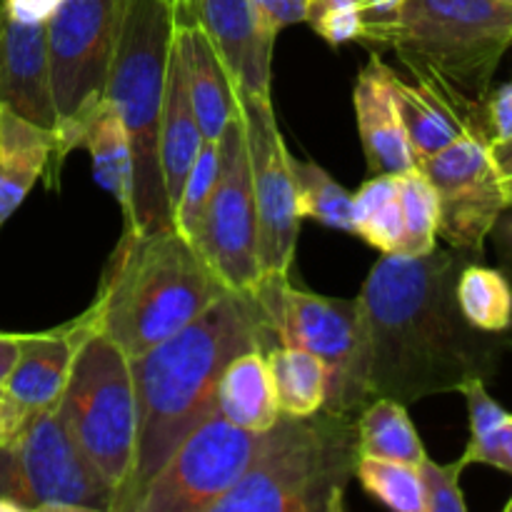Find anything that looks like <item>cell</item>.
I'll list each match as a JSON object with an SVG mask.
<instances>
[{"label": "cell", "instance_id": "bcb514c9", "mask_svg": "<svg viewBox=\"0 0 512 512\" xmlns=\"http://www.w3.org/2000/svg\"><path fill=\"white\" fill-rule=\"evenodd\" d=\"M505 512H512V498L505 503Z\"/></svg>", "mask_w": 512, "mask_h": 512}, {"label": "cell", "instance_id": "ffe728a7", "mask_svg": "<svg viewBox=\"0 0 512 512\" xmlns=\"http://www.w3.org/2000/svg\"><path fill=\"white\" fill-rule=\"evenodd\" d=\"M53 158L55 133L0 108V228L50 173Z\"/></svg>", "mask_w": 512, "mask_h": 512}, {"label": "cell", "instance_id": "7402d4cb", "mask_svg": "<svg viewBox=\"0 0 512 512\" xmlns=\"http://www.w3.org/2000/svg\"><path fill=\"white\" fill-rule=\"evenodd\" d=\"M215 408L238 428L265 433L280 418L265 350H248L225 365L218 380Z\"/></svg>", "mask_w": 512, "mask_h": 512}, {"label": "cell", "instance_id": "6da1fadb", "mask_svg": "<svg viewBox=\"0 0 512 512\" xmlns=\"http://www.w3.org/2000/svg\"><path fill=\"white\" fill-rule=\"evenodd\" d=\"M470 255L435 248L428 255H383L358 293L360 348L353 413L370 400L410 405L458 393L468 380H493L512 335L473 328L460 313L455 283Z\"/></svg>", "mask_w": 512, "mask_h": 512}, {"label": "cell", "instance_id": "b9f144b4", "mask_svg": "<svg viewBox=\"0 0 512 512\" xmlns=\"http://www.w3.org/2000/svg\"><path fill=\"white\" fill-rule=\"evenodd\" d=\"M58 3L60 0H3L0 5L15 20H23V23H45L53 15V10L58 8Z\"/></svg>", "mask_w": 512, "mask_h": 512}, {"label": "cell", "instance_id": "484cf974", "mask_svg": "<svg viewBox=\"0 0 512 512\" xmlns=\"http://www.w3.org/2000/svg\"><path fill=\"white\" fill-rule=\"evenodd\" d=\"M360 455L395 460L418 468L428 453L408 415V405L393 398H375L358 413Z\"/></svg>", "mask_w": 512, "mask_h": 512}, {"label": "cell", "instance_id": "277c9868", "mask_svg": "<svg viewBox=\"0 0 512 512\" xmlns=\"http://www.w3.org/2000/svg\"><path fill=\"white\" fill-rule=\"evenodd\" d=\"M385 48L490 143L485 103L512 48V8L498 0H405Z\"/></svg>", "mask_w": 512, "mask_h": 512}, {"label": "cell", "instance_id": "5b68a950", "mask_svg": "<svg viewBox=\"0 0 512 512\" xmlns=\"http://www.w3.org/2000/svg\"><path fill=\"white\" fill-rule=\"evenodd\" d=\"M178 8L175 0H120L105 98L118 110L133 155V218L125 233L173 228L160 173V110Z\"/></svg>", "mask_w": 512, "mask_h": 512}, {"label": "cell", "instance_id": "8d00e7d4", "mask_svg": "<svg viewBox=\"0 0 512 512\" xmlns=\"http://www.w3.org/2000/svg\"><path fill=\"white\" fill-rule=\"evenodd\" d=\"M460 460H463V465H493V468L505 470V473L512 475V415H508V420L485 440L468 443V448H465Z\"/></svg>", "mask_w": 512, "mask_h": 512}, {"label": "cell", "instance_id": "ba28073f", "mask_svg": "<svg viewBox=\"0 0 512 512\" xmlns=\"http://www.w3.org/2000/svg\"><path fill=\"white\" fill-rule=\"evenodd\" d=\"M118 5L120 0H60L45 20L50 83L58 110L55 158L50 165L55 178L70 150L78 148L85 120L105 98Z\"/></svg>", "mask_w": 512, "mask_h": 512}, {"label": "cell", "instance_id": "83f0119b", "mask_svg": "<svg viewBox=\"0 0 512 512\" xmlns=\"http://www.w3.org/2000/svg\"><path fill=\"white\" fill-rule=\"evenodd\" d=\"M460 313L473 328L485 333L512 330V285L503 270L470 260L463 265L455 283Z\"/></svg>", "mask_w": 512, "mask_h": 512}, {"label": "cell", "instance_id": "3957f363", "mask_svg": "<svg viewBox=\"0 0 512 512\" xmlns=\"http://www.w3.org/2000/svg\"><path fill=\"white\" fill-rule=\"evenodd\" d=\"M228 293L203 255L175 228L123 233L90 313L128 358L148 353Z\"/></svg>", "mask_w": 512, "mask_h": 512}, {"label": "cell", "instance_id": "7c38bea8", "mask_svg": "<svg viewBox=\"0 0 512 512\" xmlns=\"http://www.w3.org/2000/svg\"><path fill=\"white\" fill-rule=\"evenodd\" d=\"M10 450L30 512H115V490L75 445L55 408L30 413Z\"/></svg>", "mask_w": 512, "mask_h": 512}, {"label": "cell", "instance_id": "7dc6e473", "mask_svg": "<svg viewBox=\"0 0 512 512\" xmlns=\"http://www.w3.org/2000/svg\"><path fill=\"white\" fill-rule=\"evenodd\" d=\"M498 3H503V5H508V8H512V0H498Z\"/></svg>", "mask_w": 512, "mask_h": 512}, {"label": "cell", "instance_id": "d590c367", "mask_svg": "<svg viewBox=\"0 0 512 512\" xmlns=\"http://www.w3.org/2000/svg\"><path fill=\"white\" fill-rule=\"evenodd\" d=\"M360 15H363V43L373 50L388 45L390 33L403 13L405 0H358Z\"/></svg>", "mask_w": 512, "mask_h": 512}, {"label": "cell", "instance_id": "9c48e42d", "mask_svg": "<svg viewBox=\"0 0 512 512\" xmlns=\"http://www.w3.org/2000/svg\"><path fill=\"white\" fill-rule=\"evenodd\" d=\"M260 323L273 345L313 353L328 368V413H353V373L360 348L358 300L325 298L290 283V273L260 275L250 290ZM358 418V415H355Z\"/></svg>", "mask_w": 512, "mask_h": 512}, {"label": "cell", "instance_id": "cb8c5ba5", "mask_svg": "<svg viewBox=\"0 0 512 512\" xmlns=\"http://www.w3.org/2000/svg\"><path fill=\"white\" fill-rule=\"evenodd\" d=\"M390 80H393V95L395 103H398L400 118H403L405 133H408L410 145H413L415 165L448 148L450 143L463 138L465 133H475L468 120L460 115V110L435 88L420 83V80L405 83L403 78L395 75V70Z\"/></svg>", "mask_w": 512, "mask_h": 512}, {"label": "cell", "instance_id": "8992f818", "mask_svg": "<svg viewBox=\"0 0 512 512\" xmlns=\"http://www.w3.org/2000/svg\"><path fill=\"white\" fill-rule=\"evenodd\" d=\"M358 458L355 415H280L258 435L248 470L213 512H340Z\"/></svg>", "mask_w": 512, "mask_h": 512}, {"label": "cell", "instance_id": "4fadbf2b", "mask_svg": "<svg viewBox=\"0 0 512 512\" xmlns=\"http://www.w3.org/2000/svg\"><path fill=\"white\" fill-rule=\"evenodd\" d=\"M418 168L438 193V235L453 250L483 260L485 240L498 215L508 208L503 175L490 155V143L465 133L448 148L420 160Z\"/></svg>", "mask_w": 512, "mask_h": 512}, {"label": "cell", "instance_id": "5bb4252c", "mask_svg": "<svg viewBox=\"0 0 512 512\" xmlns=\"http://www.w3.org/2000/svg\"><path fill=\"white\" fill-rule=\"evenodd\" d=\"M235 90V88H233ZM238 95L248 135L250 175L258 210V260L263 275L290 273L300 233L290 150L275 118L273 98Z\"/></svg>", "mask_w": 512, "mask_h": 512}, {"label": "cell", "instance_id": "f546056e", "mask_svg": "<svg viewBox=\"0 0 512 512\" xmlns=\"http://www.w3.org/2000/svg\"><path fill=\"white\" fill-rule=\"evenodd\" d=\"M355 478L365 493L398 512H425V493L420 473L415 465L395 463V460L360 455L355 465Z\"/></svg>", "mask_w": 512, "mask_h": 512}, {"label": "cell", "instance_id": "9a60e30c", "mask_svg": "<svg viewBox=\"0 0 512 512\" xmlns=\"http://www.w3.org/2000/svg\"><path fill=\"white\" fill-rule=\"evenodd\" d=\"M175 8L178 20L203 30L240 95L273 98L275 38L265 30L253 0H175Z\"/></svg>", "mask_w": 512, "mask_h": 512}, {"label": "cell", "instance_id": "f35d334b", "mask_svg": "<svg viewBox=\"0 0 512 512\" xmlns=\"http://www.w3.org/2000/svg\"><path fill=\"white\" fill-rule=\"evenodd\" d=\"M485 118H488L490 143L512 138V83L490 90L488 103H485Z\"/></svg>", "mask_w": 512, "mask_h": 512}, {"label": "cell", "instance_id": "4dcf8cb0", "mask_svg": "<svg viewBox=\"0 0 512 512\" xmlns=\"http://www.w3.org/2000/svg\"><path fill=\"white\" fill-rule=\"evenodd\" d=\"M400 205H403L405 245L403 255H428L438 248L440 205L433 183L420 168L400 173Z\"/></svg>", "mask_w": 512, "mask_h": 512}, {"label": "cell", "instance_id": "f1b7e54d", "mask_svg": "<svg viewBox=\"0 0 512 512\" xmlns=\"http://www.w3.org/2000/svg\"><path fill=\"white\" fill-rule=\"evenodd\" d=\"M290 170L300 218H313L353 235V193L313 160H298L290 153Z\"/></svg>", "mask_w": 512, "mask_h": 512}, {"label": "cell", "instance_id": "836d02e7", "mask_svg": "<svg viewBox=\"0 0 512 512\" xmlns=\"http://www.w3.org/2000/svg\"><path fill=\"white\" fill-rule=\"evenodd\" d=\"M463 460L450 465H440L435 460L425 458L418 465L420 483L425 493V512H465L463 490H460V473H463Z\"/></svg>", "mask_w": 512, "mask_h": 512}, {"label": "cell", "instance_id": "52a82bcc", "mask_svg": "<svg viewBox=\"0 0 512 512\" xmlns=\"http://www.w3.org/2000/svg\"><path fill=\"white\" fill-rule=\"evenodd\" d=\"M60 423L115 490V512H128L138 445V403L130 358L98 328L83 340L55 403Z\"/></svg>", "mask_w": 512, "mask_h": 512}, {"label": "cell", "instance_id": "7bdbcfd3", "mask_svg": "<svg viewBox=\"0 0 512 512\" xmlns=\"http://www.w3.org/2000/svg\"><path fill=\"white\" fill-rule=\"evenodd\" d=\"M28 333H0V388L8 383L15 363H18L20 348Z\"/></svg>", "mask_w": 512, "mask_h": 512}, {"label": "cell", "instance_id": "d4e9b609", "mask_svg": "<svg viewBox=\"0 0 512 512\" xmlns=\"http://www.w3.org/2000/svg\"><path fill=\"white\" fill-rule=\"evenodd\" d=\"M280 415L308 418L320 413L328 400V368L313 353L288 345L265 350Z\"/></svg>", "mask_w": 512, "mask_h": 512}, {"label": "cell", "instance_id": "60d3db41", "mask_svg": "<svg viewBox=\"0 0 512 512\" xmlns=\"http://www.w3.org/2000/svg\"><path fill=\"white\" fill-rule=\"evenodd\" d=\"M28 418L30 410H25L23 405L15 403V400L0 388V445L10 443V440L20 433V428H23Z\"/></svg>", "mask_w": 512, "mask_h": 512}, {"label": "cell", "instance_id": "d6a6232c", "mask_svg": "<svg viewBox=\"0 0 512 512\" xmlns=\"http://www.w3.org/2000/svg\"><path fill=\"white\" fill-rule=\"evenodd\" d=\"M305 23L333 48L363 38V15L358 0H308Z\"/></svg>", "mask_w": 512, "mask_h": 512}, {"label": "cell", "instance_id": "2e32d148", "mask_svg": "<svg viewBox=\"0 0 512 512\" xmlns=\"http://www.w3.org/2000/svg\"><path fill=\"white\" fill-rule=\"evenodd\" d=\"M0 108L58 130L45 23H23L0 5Z\"/></svg>", "mask_w": 512, "mask_h": 512}, {"label": "cell", "instance_id": "7a4b0ae2", "mask_svg": "<svg viewBox=\"0 0 512 512\" xmlns=\"http://www.w3.org/2000/svg\"><path fill=\"white\" fill-rule=\"evenodd\" d=\"M270 345L250 295L228 290L183 330L130 358L138 445L128 512L173 450L218 410L215 395L225 365L240 353Z\"/></svg>", "mask_w": 512, "mask_h": 512}, {"label": "cell", "instance_id": "4316f807", "mask_svg": "<svg viewBox=\"0 0 512 512\" xmlns=\"http://www.w3.org/2000/svg\"><path fill=\"white\" fill-rule=\"evenodd\" d=\"M353 235L383 255H403L405 223L398 175L378 173L353 195Z\"/></svg>", "mask_w": 512, "mask_h": 512}, {"label": "cell", "instance_id": "e575fe53", "mask_svg": "<svg viewBox=\"0 0 512 512\" xmlns=\"http://www.w3.org/2000/svg\"><path fill=\"white\" fill-rule=\"evenodd\" d=\"M458 393H463L465 400H468L470 443L485 440L490 433H495V430L508 420L510 413L505 408H500V405L490 398L488 383H485V380H468Z\"/></svg>", "mask_w": 512, "mask_h": 512}, {"label": "cell", "instance_id": "ac0fdd59", "mask_svg": "<svg viewBox=\"0 0 512 512\" xmlns=\"http://www.w3.org/2000/svg\"><path fill=\"white\" fill-rule=\"evenodd\" d=\"M93 330V313L88 308L83 315L60 328L25 335L18 363H15L8 383L3 385L5 393L30 413L55 408L65 383H68L75 353Z\"/></svg>", "mask_w": 512, "mask_h": 512}, {"label": "cell", "instance_id": "e0dca14e", "mask_svg": "<svg viewBox=\"0 0 512 512\" xmlns=\"http://www.w3.org/2000/svg\"><path fill=\"white\" fill-rule=\"evenodd\" d=\"M390 78H393V68L380 58L378 50H373L368 65L360 70L353 88L358 133L373 175H400L418 168L413 145H410L398 103H395L393 80Z\"/></svg>", "mask_w": 512, "mask_h": 512}, {"label": "cell", "instance_id": "74e56055", "mask_svg": "<svg viewBox=\"0 0 512 512\" xmlns=\"http://www.w3.org/2000/svg\"><path fill=\"white\" fill-rule=\"evenodd\" d=\"M253 3L265 30L273 38H278L280 30L288 25L305 23V15H308V0H253Z\"/></svg>", "mask_w": 512, "mask_h": 512}, {"label": "cell", "instance_id": "30bf717a", "mask_svg": "<svg viewBox=\"0 0 512 512\" xmlns=\"http://www.w3.org/2000/svg\"><path fill=\"white\" fill-rule=\"evenodd\" d=\"M193 245L230 293L248 295L258 285V210L250 175L243 110H235L220 133V173Z\"/></svg>", "mask_w": 512, "mask_h": 512}, {"label": "cell", "instance_id": "1f68e13d", "mask_svg": "<svg viewBox=\"0 0 512 512\" xmlns=\"http://www.w3.org/2000/svg\"><path fill=\"white\" fill-rule=\"evenodd\" d=\"M220 173V138L218 140H203L198 155H195L193 165H190L188 175L180 188L178 203L173 210V228L183 235L185 240L193 243L198 235L200 223H203L205 208L213 195L215 180Z\"/></svg>", "mask_w": 512, "mask_h": 512}, {"label": "cell", "instance_id": "ee69618b", "mask_svg": "<svg viewBox=\"0 0 512 512\" xmlns=\"http://www.w3.org/2000/svg\"><path fill=\"white\" fill-rule=\"evenodd\" d=\"M490 155H493L495 165H498L503 178L512 175V138L493 140V143H490Z\"/></svg>", "mask_w": 512, "mask_h": 512}, {"label": "cell", "instance_id": "44dd1931", "mask_svg": "<svg viewBox=\"0 0 512 512\" xmlns=\"http://www.w3.org/2000/svg\"><path fill=\"white\" fill-rule=\"evenodd\" d=\"M178 35L183 43L188 90L200 133L205 140H218L235 110V90L223 60L198 25L178 20Z\"/></svg>", "mask_w": 512, "mask_h": 512}, {"label": "cell", "instance_id": "8fae6325", "mask_svg": "<svg viewBox=\"0 0 512 512\" xmlns=\"http://www.w3.org/2000/svg\"><path fill=\"white\" fill-rule=\"evenodd\" d=\"M258 435L215 410L173 450L145 485L133 512H213L248 470Z\"/></svg>", "mask_w": 512, "mask_h": 512}, {"label": "cell", "instance_id": "603a6c76", "mask_svg": "<svg viewBox=\"0 0 512 512\" xmlns=\"http://www.w3.org/2000/svg\"><path fill=\"white\" fill-rule=\"evenodd\" d=\"M78 148H85L93 163V178L120 205L125 225L133 218V155L118 110L108 98L100 100L80 130Z\"/></svg>", "mask_w": 512, "mask_h": 512}, {"label": "cell", "instance_id": "f6af8a7d", "mask_svg": "<svg viewBox=\"0 0 512 512\" xmlns=\"http://www.w3.org/2000/svg\"><path fill=\"white\" fill-rule=\"evenodd\" d=\"M503 190H505V200H508V205H512V175L503 178Z\"/></svg>", "mask_w": 512, "mask_h": 512}, {"label": "cell", "instance_id": "ab89813d", "mask_svg": "<svg viewBox=\"0 0 512 512\" xmlns=\"http://www.w3.org/2000/svg\"><path fill=\"white\" fill-rule=\"evenodd\" d=\"M488 238L493 240L500 270H503L505 278H508L512 285V205H508V208L498 215Z\"/></svg>", "mask_w": 512, "mask_h": 512}, {"label": "cell", "instance_id": "d6986e66", "mask_svg": "<svg viewBox=\"0 0 512 512\" xmlns=\"http://www.w3.org/2000/svg\"><path fill=\"white\" fill-rule=\"evenodd\" d=\"M203 133H200L198 118H195L193 100L188 90V70H185L183 43H180L178 25H175L173 48L168 58V78H165L163 110H160V173H163L165 195H168L170 215H173L175 203H178L180 188L203 145Z\"/></svg>", "mask_w": 512, "mask_h": 512}]
</instances>
